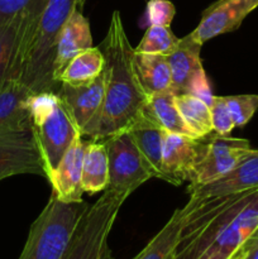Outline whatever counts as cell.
Instances as JSON below:
<instances>
[{
  "mask_svg": "<svg viewBox=\"0 0 258 259\" xmlns=\"http://www.w3.org/2000/svg\"><path fill=\"white\" fill-rule=\"evenodd\" d=\"M105 57V98L95 141L128 129L141 116L148 99L134 61V48L124 29L119 10L111 15L108 33L100 46Z\"/></svg>",
  "mask_w": 258,
  "mask_h": 259,
  "instance_id": "cell-1",
  "label": "cell"
},
{
  "mask_svg": "<svg viewBox=\"0 0 258 259\" xmlns=\"http://www.w3.org/2000/svg\"><path fill=\"white\" fill-rule=\"evenodd\" d=\"M83 0H47L37 27L25 46L18 63L15 81L27 86L33 94L56 91L61 83L53 76L56 47L63 24L73 9L82 7Z\"/></svg>",
  "mask_w": 258,
  "mask_h": 259,
  "instance_id": "cell-2",
  "label": "cell"
},
{
  "mask_svg": "<svg viewBox=\"0 0 258 259\" xmlns=\"http://www.w3.org/2000/svg\"><path fill=\"white\" fill-rule=\"evenodd\" d=\"M30 119L45 163L46 179L50 180L73 139L81 134L65 101L56 91L33 94Z\"/></svg>",
  "mask_w": 258,
  "mask_h": 259,
  "instance_id": "cell-3",
  "label": "cell"
},
{
  "mask_svg": "<svg viewBox=\"0 0 258 259\" xmlns=\"http://www.w3.org/2000/svg\"><path fill=\"white\" fill-rule=\"evenodd\" d=\"M89 204L65 202L52 192L28 234L18 259H63Z\"/></svg>",
  "mask_w": 258,
  "mask_h": 259,
  "instance_id": "cell-4",
  "label": "cell"
},
{
  "mask_svg": "<svg viewBox=\"0 0 258 259\" xmlns=\"http://www.w3.org/2000/svg\"><path fill=\"white\" fill-rule=\"evenodd\" d=\"M129 194L106 189L81 217L63 259H113L109 235Z\"/></svg>",
  "mask_w": 258,
  "mask_h": 259,
  "instance_id": "cell-5",
  "label": "cell"
},
{
  "mask_svg": "<svg viewBox=\"0 0 258 259\" xmlns=\"http://www.w3.org/2000/svg\"><path fill=\"white\" fill-rule=\"evenodd\" d=\"M252 151L247 139L211 132L199 138V156L189 190L204 186L232 171Z\"/></svg>",
  "mask_w": 258,
  "mask_h": 259,
  "instance_id": "cell-6",
  "label": "cell"
},
{
  "mask_svg": "<svg viewBox=\"0 0 258 259\" xmlns=\"http://www.w3.org/2000/svg\"><path fill=\"white\" fill-rule=\"evenodd\" d=\"M103 142L108 153L109 189L131 195L152 179L126 129L111 134Z\"/></svg>",
  "mask_w": 258,
  "mask_h": 259,
  "instance_id": "cell-7",
  "label": "cell"
},
{
  "mask_svg": "<svg viewBox=\"0 0 258 259\" xmlns=\"http://www.w3.org/2000/svg\"><path fill=\"white\" fill-rule=\"evenodd\" d=\"M57 93L70 110L81 137H89L95 141L105 98L104 71L95 80L83 85L61 82Z\"/></svg>",
  "mask_w": 258,
  "mask_h": 259,
  "instance_id": "cell-8",
  "label": "cell"
},
{
  "mask_svg": "<svg viewBox=\"0 0 258 259\" xmlns=\"http://www.w3.org/2000/svg\"><path fill=\"white\" fill-rule=\"evenodd\" d=\"M27 174L46 177L45 163L33 126L0 132V181Z\"/></svg>",
  "mask_w": 258,
  "mask_h": 259,
  "instance_id": "cell-9",
  "label": "cell"
},
{
  "mask_svg": "<svg viewBox=\"0 0 258 259\" xmlns=\"http://www.w3.org/2000/svg\"><path fill=\"white\" fill-rule=\"evenodd\" d=\"M258 8V0H218L202 12L191 35L199 43L238 29L248 14Z\"/></svg>",
  "mask_w": 258,
  "mask_h": 259,
  "instance_id": "cell-10",
  "label": "cell"
},
{
  "mask_svg": "<svg viewBox=\"0 0 258 259\" xmlns=\"http://www.w3.org/2000/svg\"><path fill=\"white\" fill-rule=\"evenodd\" d=\"M199 156V138L164 132L162 180L180 186L191 181Z\"/></svg>",
  "mask_w": 258,
  "mask_h": 259,
  "instance_id": "cell-11",
  "label": "cell"
},
{
  "mask_svg": "<svg viewBox=\"0 0 258 259\" xmlns=\"http://www.w3.org/2000/svg\"><path fill=\"white\" fill-rule=\"evenodd\" d=\"M255 189H258V149H252L232 171L210 184L189 190V194L207 200Z\"/></svg>",
  "mask_w": 258,
  "mask_h": 259,
  "instance_id": "cell-12",
  "label": "cell"
},
{
  "mask_svg": "<svg viewBox=\"0 0 258 259\" xmlns=\"http://www.w3.org/2000/svg\"><path fill=\"white\" fill-rule=\"evenodd\" d=\"M85 142L78 136L73 139L71 146L61 158L57 168L50 177L48 182L52 186V192L58 200L65 202H81L82 190V161Z\"/></svg>",
  "mask_w": 258,
  "mask_h": 259,
  "instance_id": "cell-13",
  "label": "cell"
},
{
  "mask_svg": "<svg viewBox=\"0 0 258 259\" xmlns=\"http://www.w3.org/2000/svg\"><path fill=\"white\" fill-rule=\"evenodd\" d=\"M204 200L190 195V200L185 206L175 210L164 227L149 240L148 244L134 257V259H169L174 257L185 227L189 223L192 212Z\"/></svg>",
  "mask_w": 258,
  "mask_h": 259,
  "instance_id": "cell-14",
  "label": "cell"
},
{
  "mask_svg": "<svg viewBox=\"0 0 258 259\" xmlns=\"http://www.w3.org/2000/svg\"><path fill=\"white\" fill-rule=\"evenodd\" d=\"M90 47H93L90 23L82 14L81 7H77L71 13L58 35L53 65V76L56 82L60 83L58 77L68 62L76 55Z\"/></svg>",
  "mask_w": 258,
  "mask_h": 259,
  "instance_id": "cell-15",
  "label": "cell"
},
{
  "mask_svg": "<svg viewBox=\"0 0 258 259\" xmlns=\"http://www.w3.org/2000/svg\"><path fill=\"white\" fill-rule=\"evenodd\" d=\"M33 93L19 81H9L0 89V132L32 126L30 99Z\"/></svg>",
  "mask_w": 258,
  "mask_h": 259,
  "instance_id": "cell-16",
  "label": "cell"
},
{
  "mask_svg": "<svg viewBox=\"0 0 258 259\" xmlns=\"http://www.w3.org/2000/svg\"><path fill=\"white\" fill-rule=\"evenodd\" d=\"M201 47V43L197 42L190 33L180 38L176 47L167 55L172 73L171 90L175 94L185 93L191 78L202 68L200 58Z\"/></svg>",
  "mask_w": 258,
  "mask_h": 259,
  "instance_id": "cell-17",
  "label": "cell"
},
{
  "mask_svg": "<svg viewBox=\"0 0 258 259\" xmlns=\"http://www.w3.org/2000/svg\"><path fill=\"white\" fill-rule=\"evenodd\" d=\"M126 131L138 148L147 171L152 179L162 180V151L164 131L154 125L144 116H139Z\"/></svg>",
  "mask_w": 258,
  "mask_h": 259,
  "instance_id": "cell-18",
  "label": "cell"
},
{
  "mask_svg": "<svg viewBox=\"0 0 258 259\" xmlns=\"http://www.w3.org/2000/svg\"><path fill=\"white\" fill-rule=\"evenodd\" d=\"M141 115L153 123L154 125L163 129L164 132L184 134V136L196 138L186 126L177 109L176 94L174 91L168 90L163 93L151 94L147 99Z\"/></svg>",
  "mask_w": 258,
  "mask_h": 259,
  "instance_id": "cell-19",
  "label": "cell"
},
{
  "mask_svg": "<svg viewBox=\"0 0 258 259\" xmlns=\"http://www.w3.org/2000/svg\"><path fill=\"white\" fill-rule=\"evenodd\" d=\"M109 186L108 153L103 141L85 142L82 161V190L89 195L104 191Z\"/></svg>",
  "mask_w": 258,
  "mask_h": 259,
  "instance_id": "cell-20",
  "label": "cell"
},
{
  "mask_svg": "<svg viewBox=\"0 0 258 259\" xmlns=\"http://www.w3.org/2000/svg\"><path fill=\"white\" fill-rule=\"evenodd\" d=\"M134 61L139 80L148 95L171 90L172 73L167 56L136 53Z\"/></svg>",
  "mask_w": 258,
  "mask_h": 259,
  "instance_id": "cell-21",
  "label": "cell"
},
{
  "mask_svg": "<svg viewBox=\"0 0 258 259\" xmlns=\"http://www.w3.org/2000/svg\"><path fill=\"white\" fill-rule=\"evenodd\" d=\"M105 67V57L100 48L90 47L76 55L61 72L58 81L70 85H83L95 80Z\"/></svg>",
  "mask_w": 258,
  "mask_h": 259,
  "instance_id": "cell-22",
  "label": "cell"
},
{
  "mask_svg": "<svg viewBox=\"0 0 258 259\" xmlns=\"http://www.w3.org/2000/svg\"><path fill=\"white\" fill-rule=\"evenodd\" d=\"M176 105L186 126L196 138L214 132L210 108L201 99L187 93L176 94Z\"/></svg>",
  "mask_w": 258,
  "mask_h": 259,
  "instance_id": "cell-23",
  "label": "cell"
},
{
  "mask_svg": "<svg viewBox=\"0 0 258 259\" xmlns=\"http://www.w3.org/2000/svg\"><path fill=\"white\" fill-rule=\"evenodd\" d=\"M24 14L12 22L0 24V89L12 81L18 35Z\"/></svg>",
  "mask_w": 258,
  "mask_h": 259,
  "instance_id": "cell-24",
  "label": "cell"
},
{
  "mask_svg": "<svg viewBox=\"0 0 258 259\" xmlns=\"http://www.w3.org/2000/svg\"><path fill=\"white\" fill-rule=\"evenodd\" d=\"M179 40L180 38L175 35V33L171 30V27L148 25L142 40L134 48V52L167 56L176 47Z\"/></svg>",
  "mask_w": 258,
  "mask_h": 259,
  "instance_id": "cell-25",
  "label": "cell"
},
{
  "mask_svg": "<svg viewBox=\"0 0 258 259\" xmlns=\"http://www.w3.org/2000/svg\"><path fill=\"white\" fill-rule=\"evenodd\" d=\"M224 98L235 126H244L253 118L258 109V95L245 94Z\"/></svg>",
  "mask_w": 258,
  "mask_h": 259,
  "instance_id": "cell-26",
  "label": "cell"
},
{
  "mask_svg": "<svg viewBox=\"0 0 258 259\" xmlns=\"http://www.w3.org/2000/svg\"><path fill=\"white\" fill-rule=\"evenodd\" d=\"M209 108L210 115H211L212 131L220 136H228L232 133L235 125L224 96H214Z\"/></svg>",
  "mask_w": 258,
  "mask_h": 259,
  "instance_id": "cell-27",
  "label": "cell"
},
{
  "mask_svg": "<svg viewBox=\"0 0 258 259\" xmlns=\"http://www.w3.org/2000/svg\"><path fill=\"white\" fill-rule=\"evenodd\" d=\"M176 8L169 0H149L146 7V20L148 25L171 27Z\"/></svg>",
  "mask_w": 258,
  "mask_h": 259,
  "instance_id": "cell-28",
  "label": "cell"
},
{
  "mask_svg": "<svg viewBox=\"0 0 258 259\" xmlns=\"http://www.w3.org/2000/svg\"><path fill=\"white\" fill-rule=\"evenodd\" d=\"M185 93L191 94V95L201 99V100L205 101L207 105L211 104L212 99H214L215 95H212L211 89H210L209 78H207L204 68H201V70H200L199 72L191 78V81H190L189 86H187Z\"/></svg>",
  "mask_w": 258,
  "mask_h": 259,
  "instance_id": "cell-29",
  "label": "cell"
},
{
  "mask_svg": "<svg viewBox=\"0 0 258 259\" xmlns=\"http://www.w3.org/2000/svg\"><path fill=\"white\" fill-rule=\"evenodd\" d=\"M34 0H0V24H5L24 14Z\"/></svg>",
  "mask_w": 258,
  "mask_h": 259,
  "instance_id": "cell-30",
  "label": "cell"
},
{
  "mask_svg": "<svg viewBox=\"0 0 258 259\" xmlns=\"http://www.w3.org/2000/svg\"><path fill=\"white\" fill-rule=\"evenodd\" d=\"M258 244V228L254 230V233H253L252 235H250L249 239L247 240V242L244 243V245H243L242 248H240V254H243L244 252H247L248 249H250L252 247H254V245Z\"/></svg>",
  "mask_w": 258,
  "mask_h": 259,
  "instance_id": "cell-31",
  "label": "cell"
},
{
  "mask_svg": "<svg viewBox=\"0 0 258 259\" xmlns=\"http://www.w3.org/2000/svg\"><path fill=\"white\" fill-rule=\"evenodd\" d=\"M240 259H258V244L248 249L240 255Z\"/></svg>",
  "mask_w": 258,
  "mask_h": 259,
  "instance_id": "cell-32",
  "label": "cell"
},
{
  "mask_svg": "<svg viewBox=\"0 0 258 259\" xmlns=\"http://www.w3.org/2000/svg\"><path fill=\"white\" fill-rule=\"evenodd\" d=\"M239 254H240V253H239ZM239 254H238V255H239ZM238 255H235V257H233V258H227V257H224V255L219 254V253H211V254H209L207 257H205L204 259H235L238 257Z\"/></svg>",
  "mask_w": 258,
  "mask_h": 259,
  "instance_id": "cell-33",
  "label": "cell"
},
{
  "mask_svg": "<svg viewBox=\"0 0 258 259\" xmlns=\"http://www.w3.org/2000/svg\"><path fill=\"white\" fill-rule=\"evenodd\" d=\"M240 255H242V254H239V255H238V257L235 258V259H240Z\"/></svg>",
  "mask_w": 258,
  "mask_h": 259,
  "instance_id": "cell-34",
  "label": "cell"
},
{
  "mask_svg": "<svg viewBox=\"0 0 258 259\" xmlns=\"http://www.w3.org/2000/svg\"><path fill=\"white\" fill-rule=\"evenodd\" d=\"M175 255V254H174ZM169 259H174V257H172V258H169Z\"/></svg>",
  "mask_w": 258,
  "mask_h": 259,
  "instance_id": "cell-35",
  "label": "cell"
},
{
  "mask_svg": "<svg viewBox=\"0 0 258 259\" xmlns=\"http://www.w3.org/2000/svg\"><path fill=\"white\" fill-rule=\"evenodd\" d=\"M132 259H134V258H132Z\"/></svg>",
  "mask_w": 258,
  "mask_h": 259,
  "instance_id": "cell-36",
  "label": "cell"
}]
</instances>
